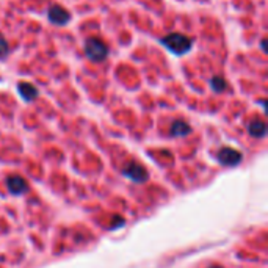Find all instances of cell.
<instances>
[{
	"mask_svg": "<svg viewBox=\"0 0 268 268\" xmlns=\"http://www.w3.org/2000/svg\"><path fill=\"white\" fill-rule=\"evenodd\" d=\"M160 43L174 55H184L193 46V40L182 33H168L167 36L162 38Z\"/></svg>",
	"mask_w": 268,
	"mask_h": 268,
	"instance_id": "6da1fadb",
	"label": "cell"
},
{
	"mask_svg": "<svg viewBox=\"0 0 268 268\" xmlns=\"http://www.w3.org/2000/svg\"><path fill=\"white\" fill-rule=\"evenodd\" d=\"M262 50H263V52H266V41L265 40H262Z\"/></svg>",
	"mask_w": 268,
	"mask_h": 268,
	"instance_id": "4fadbf2b",
	"label": "cell"
},
{
	"mask_svg": "<svg viewBox=\"0 0 268 268\" xmlns=\"http://www.w3.org/2000/svg\"><path fill=\"white\" fill-rule=\"evenodd\" d=\"M10 52V49H8V43L4 40L2 36H0V58H5Z\"/></svg>",
	"mask_w": 268,
	"mask_h": 268,
	"instance_id": "8fae6325",
	"label": "cell"
},
{
	"mask_svg": "<svg viewBox=\"0 0 268 268\" xmlns=\"http://www.w3.org/2000/svg\"><path fill=\"white\" fill-rule=\"evenodd\" d=\"M210 86H212V89L215 93H223L226 89V86H227V83H226V80L223 77H213L210 80Z\"/></svg>",
	"mask_w": 268,
	"mask_h": 268,
	"instance_id": "30bf717a",
	"label": "cell"
},
{
	"mask_svg": "<svg viewBox=\"0 0 268 268\" xmlns=\"http://www.w3.org/2000/svg\"><path fill=\"white\" fill-rule=\"evenodd\" d=\"M47 18H49L50 22L55 24V25H65L71 19L69 13L63 7H60V5H52V7H50L49 11H47Z\"/></svg>",
	"mask_w": 268,
	"mask_h": 268,
	"instance_id": "5b68a950",
	"label": "cell"
},
{
	"mask_svg": "<svg viewBox=\"0 0 268 268\" xmlns=\"http://www.w3.org/2000/svg\"><path fill=\"white\" fill-rule=\"evenodd\" d=\"M212 268H221V266H212Z\"/></svg>",
	"mask_w": 268,
	"mask_h": 268,
	"instance_id": "5bb4252c",
	"label": "cell"
},
{
	"mask_svg": "<svg viewBox=\"0 0 268 268\" xmlns=\"http://www.w3.org/2000/svg\"><path fill=\"white\" fill-rule=\"evenodd\" d=\"M190 132H191V127H190L185 121H182V119H176V121L171 124L170 133H171L173 137H187Z\"/></svg>",
	"mask_w": 268,
	"mask_h": 268,
	"instance_id": "ba28073f",
	"label": "cell"
},
{
	"mask_svg": "<svg viewBox=\"0 0 268 268\" xmlns=\"http://www.w3.org/2000/svg\"><path fill=\"white\" fill-rule=\"evenodd\" d=\"M248 132L251 137H256V138H263L266 135V125L263 121H252L249 125H248Z\"/></svg>",
	"mask_w": 268,
	"mask_h": 268,
	"instance_id": "9c48e42d",
	"label": "cell"
},
{
	"mask_svg": "<svg viewBox=\"0 0 268 268\" xmlns=\"http://www.w3.org/2000/svg\"><path fill=\"white\" fill-rule=\"evenodd\" d=\"M85 55L91 61H102L108 55V47L105 43H102L97 38H89L85 43Z\"/></svg>",
	"mask_w": 268,
	"mask_h": 268,
	"instance_id": "7a4b0ae2",
	"label": "cell"
},
{
	"mask_svg": "<svg viewBox=\"0 0 268 268\" xmlns=\"http://www.w3.org/2000/svg\"><path fill=\"white\" fill-rule=\"evenodd\" d=\"M7 185L13 195H22L29 190V184L21 176H10L7 179Z\"/></svg>",
	"mask_w": 268,
	"mask_h": 268,
	"instance_id": "8992f818",
	"label": "cell"
},
{
	"mask_svg": "<svg viewBox=\"0 0 268 268\" xmlns=\"http://www.w3.org/2000/svg\"><path fill=\"white\" fill-rule=\"evenodd\" d=\"M116 226H124V220H122V216H114V218H113L111 227L114 229Z\"/></svg>",
	"mask_w": 268,
	"mask_h": 268,
	"instance_id": "7c38bea8",
	"label": "cell"
},
{
	"mask_svg": "<svg viewBox=\"0 0 268 268\" xmlns=\"http://www.w3.org/2000/svg\"><path fill=\"white\" fill-rule=\"evenodd\" d=\"M243 159L241 152L234 149V148H221L216 154V160H218L221 165H226V167H235Z\"/></svg>",
	"mask_w": 268,
	"mask_h": 268,
	"instance_id": "277c9868",
	"label": "cell"
},
{
	"mask_svg": "<svg viewBox=\"0 0 268 268\" xmlns=\"http://www.w3.org/2000/svg\"><path fill=\"white\" fill-rule=\"evenodd\" d=\"M18 91H19L21 97H22L24 100H27V102L35 100V99L38 97V89H36V86H33L32 83H27V82H21V83L18 85Z\"/></svg>",
	"mask_w": 268,
	"mask_h": 268,
	"instance_id": "52a82bcc",
	"label": "cell"
},
{
	"mask_svg": "<svg viewBox=\"0 0 268 268\" xmlns=\"http://www.w3.org/2000/svg\"><path fill=\"white\" fill-rule=\"evenodd\" d=\"M122 174L127 176L129 179H132V181L137 182V184H143V182H146V181H148V177H149L146 168L143 167V165L137 163V162H130L129 165H125V168L122 170Z\"/></svg>",
	"mask_w": 268,
	"mask_h": 268,
	"instance_id": "3957f363",
	"label": "cell"
}]
</instances>
